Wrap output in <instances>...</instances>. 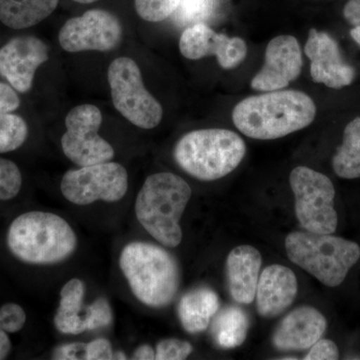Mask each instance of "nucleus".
Wrapping results in <instances>:
<instances>
[{
  "label": "nucleus",
  "mask_w": 360,
  "mask_h": 360,
  "mask_svg": "<svg viewBox=\"0 0 360 360\" xmlns=\"http://www.w3.org/2000/svg\"><path fill=\"white\" fill-rule=\"evenodd\" d=\"M316 106L298 90H274L243 99L232 111L236 129L253 139H281L314 122Z\"/></svg>",
  "instance_id": "nucleus-1"
},
{
  "label": "nucleus",
  "mask_w": 360,
  "mask_h": 360,
  "mask_svg": "<svg viewBox=\"0 0 360 360\" xmlns=\"http://www.w3.org/2000/svg\"><path fill=\"white\" fill-rule=\"evenodd\" d=\"M191 194V186L179 175L170 172L150 175L137 194V219L161 245L176 248L182 240L180 219Z\"/></svg>",
  "instance_id": "nucleus-2"
},
{
  "label": "nucleus",
  "mask_w": 360,
  "mask_h": 360,
  "mask_svg": "<svg viewBox=\"0 0 360 360\" xmlns=\"http://www.w3.org/2000/svg\"><path fill=\"white\" fill-rule=\"evenodd\" d=\"M7 245L14 257L25 264H54L75 252L77 238L68 222L58 215L30 212L13 220Z\"/></svg>",
  "instance_id": "nucleus-3"
},
{
  "label": "nucleus",
  "mask_w": 360,
  "mask_h": 360,
  "mask_svg": "<svg viewBox=\"0 0 360 360\" xmlns=\"http://www.w3.org/2000/svg\"><path fill=\"white\" fill-rule=\"evenodd\" d=\"M120 264L139 302L160 309L174 300L180 283L179 264L160 246L141 241L129 243L123 248Z\"/></svg>",
  "instance_id": "nucleus-4"
},
{
  "label": "nucleus",
  "mask_w": 360,
  "mask_h": 360,
  "mask_svg": "<svg viewBox=\"0 0 360 360\" xmlns=\"http://www.w3.org/2000/svg\"><path fill=\"white\" fill-rule=\"evenodd\" d=\"M245 142L229 129L194 130L179 139L174 156L186 174L203 181L222 179L240 165Z\"/></svg>",
  "instance_id": "nucleus-5"
},
{
  "label": "nucleus",
  "mask_w": 360,
  "mask_h": 360,
  "mask_svg": "<svg viewBox=\"0 0 360 360\" xmlns=\"http://www.w3.org/2000/svg\"><path fill=\"white\" fill-rule=\"evenodd\" d=\"M288 257L328 288H336L347 278L360 258V246L331 234L291 232L285 238Z\"/></svg>",
  "instance_id": "nucleus-6"
},
{
  "label": "nucleus",
  "mask_w": 360,
  "mask_h": 360,
  "mask_svg": "<svg viewBox=\"0 0 360 360\" xmlns=\"http://www.w3.org/2000/svg\"><path fill=\"white\" fill-rule=\"evenodd\" d=\"M108 77L113 105L123 117L143 129L160 124L162 106L144 86L141 68L134 59H115L108 68Z\"/></svg>",
  "instance_id": "nucleus-7"
},
{
  "label": "nucleus",
  "mask_w": 360,
  "mask_h": 360,
  "mask_svg": "<svg viewBox=\"0 0 360 360\" xmlns=\"http://www.w3.org/2000/svg\"><path fill=\"white\" fill-rule=\"evenodd\" d=\"M290 184L295 198V215L303 229L333 234L338 229L335 188L326 175L307 167L291 172Z\"/></svg>",
  "instance_id": "nucleus-8"
},
{
  "label": "nucleus",
  "mask_w": 360,
  "mask_h": 360,
  "mask_svg": "<svg viewBox=\"0 0 360 360\" xmlns=\"http://www.w3.org/2000/svg\"><path fill=\"white\" fill-rule=\"evenodd\" d=\"M63 196L77 205L122 200L129 189V174L120 163L103 162L70 170L60 184Z\"/></svg>",
  "instance_id": "nucleus-9"
},
{
  "label": "nucleus",
  "mask_w": 360,
  "mask_h": 360,
  "mask_svg": "<svg viewBox=\"0 0 360 360\" xmlns=\"http://www.w3.org/2000/svg\"><path fill=\"white\" fill-rule=\"evenodd\" d=\"M101 111L92 104L75 106L65 117V134L61 139L63 153L82 167L108 162L115 156L112 146L99 136Z\"/></svg>",
  "instance_id": "nucleus-10"
},
{
  "label": "nucleus",
  "mask_w": 360,
  "mask_h": 360,
  "mask_svg": "<svg viewBox=\"0 0 360 360\" xmlns=\"http://www.w3.org/2000/svg\"><path fill=\"white\" fill-rule=\"evenodd\" d=\"M122 26L115 14L91 9L66 21L59 32V44L65 51H110L122 41Z\"/></svg>",
  "instance_id": "nucleus-11"
},
{
  "label": "nucleus",
  "mask_w": 360,
  "mask_h": 360,
  "mask_svg": "<svg viewBox=\"0 0 360 360\" xmlns=\"http://www.w3.org/2000/svg\"><path fill=\"white\" fill-rule=\"evenodd\" d=\"M179 51L184 58L191 60L217 56L220 68L232 70L245 60L248 45L240 37L231 39L226 34L215 32L205 23H198L188 26L182 32Z\"/></svg>",
  "instance_id": "nucleus-12"
},
{
  "label": "nucleus",
  "mask_w": 360,
  "mask_h": 360,
  "mask_svg": "<svg viewBox=\"0 0 360 360\" xmlns=\"http://www.w3.org/2000/svg\"><path fill=\"white\" fill-rule=\"evenodd\" d=\"M302 70V53L297 39L292 35H279L267 45L264 65L251 80V89L264 92L285 89L300 77Z\"/></svg>",
  "instance_id": "nucleus-13"
},
{
  "label": "nucleus",
  "mask_w": 360,
  "mask_h": 360,
  "mask_svg": "<svg viewBox=\"0 0 360 360\" xmlns=\"http://www.w3.org/2000/svg\"><path fill=\"white\" fill-rule=\"evenodd\" d=\"M304 52L311 63L310 75L316 84L340 89L354 82V66L345 60L338 42L328 33L311 28Z\"/></svg>",
  "instance_id": "nucleus-14"
},
{
  "label": "nucleus",
  "mask_w": 360,
  "mask_h": 360,
  "mask_svg": "<svg viewBox=\"0 0 360 360\" xmlns=\"http://www.w3.org/2000/svg\"><path fill=\"white\" fill-rule=\"evenodd\" d=\"M49 60V49L34 37L9 40L0 49V75L16 91L27 92L32 87L35 72Z\"/></svg>",
  "instance_id": "nucleus-15"
},
{
  "label": "nucleus",
  "mask_w": 360,
  "mask_h": 360,
  "mask_svg": "<svg viewBox=\"0 0 360 360\" xmlns=\"http://www.w3.org/2000/svg\"><path fill=\"white\" fill-rule=\"evenodd\" d=\"M328 326L326 317L310 307H298L281 321L274 331L272 343L283 352H302L321 340Z\"/></svg>",
  "instance_id": "nucleus-16"
},
{
  "label": "nucleus",
  "mask_w": 360,
  "mask_h": 360,
  "mask_svg": "<svg viewBox=\"0 0 360 360\" xmlns=\"http://www.w3.org/2000/svg\"><path fill=\"white\" fill-rule=\"evenodd\" d=\"M297 290V279L292 270L281 264L269 265L258 279V314L264 317L283 314L295 302Z\"/></svg>",
  "instance_id": "nucleus-17"
},
{
  "label": "nucleus",
  "mask_w": 360,
  "mask_h": 360,
  "mask_svg": "<svg viewBox=\"0 0 360 360\" xmlns=\"http://www.w3.org/2000/svg\"><path fill=\"white\" fill-rule=\"evenodd\" d=\"M262 264V255L253 246H238L229 252L227 281L231 297L236 302L250 304L255 300Z\"/></svg>",
  "instance_id": "nucleus-18"
},
{
  "label": "nucleus",
  "mask_w": 360,
  "mask_h": 360,
  "mask_svg": "<svg viewBox=\"0 0 360 360\" xmlns=\"http://www.w3.org/2000/svg\"><path fill=\"white\" fill-rule=\"evenodd\" d=\"M219 309V298L208 288H198L182 296L179 316L182 328L188 333H202Z\"/></svg>",
  "instance_id": "nucleus-19"
},
{
  "label": "nucleus",
  "mask_w": 360,
  "mask_h": 360,
  "mask_svg": "<svg viewBox=\"0 0 360 360\" xmlns=\"http://www.w3.org/2000/svg\"><path fill=\"white\" fill-rule=\"evenodd\" d=\"M84 283L77 278L71 279L63 286L60 302L54 324L65 335H79L87 331V307H84Z\"/></svg>",
  "instance_id": "nucleus-20"
},
{
  "label": "nucleus",
  "mask_w": 360,
  "mask_h": 360,
  "mask_svg": "<svg viewBox=\"0 0 360 360\" xmlns=\"http://www.w3.org/2000/svg\"><path fill=\"white\" fill-rule=\"evenodd\" d=\"M59 0H0V21L13 30L32 27L44 21Z\"/></svg>",
  "instance_id": "nucleus-21"
},
{
  "label": "nucleus",
  "mask_w": 360,
  "mask_h": 360,
  "mask_svg": "<svg viewBox=\"0 0 360 360\" xmlns=\"http://www.w3.org/2000/svg\"><path fill=\"white\" fill-rule=\"evenodd\" d=\"M250 321L245 310L229 305L220 310L212 321V335L215 345L224 349L240 347L246 340Z\"/></svg>",
  "instance_id": "nucleus-22"
},
{
  "label": "nucleus",
  "mask_w": 360,
  "mask_h": 360,
  "mask_svg": "<svg viewBox=\"0 0 360 360\" xmlns=\"http://www.w3.org/2000/svg\"><path fill=\"white\" fill-rule=\"evenodd\" d=\"M333 168L340 179L360 177V116L352 120L343 131L342 143L333 158Z\"/></svg>",
  "instance_id": "nucleus-23"
},
{
  "label": "nucleus",
  "mask_w": 360,
  "mask_h": 360,
  "mask_svg": "<svg viewBox=\"0 0 360 360\" xmlns=\"http://www.w3.org/2000/svg\"><path fill=\"white\" fill-rule=\"evenodd\" d=\"M28 135L25 120L11 112L0 113V153L16 150Z\"/></svg>",
  "instance_id": "nucleus-24"
},
{
  "label": "nucleus",
  "mask_w": 360,
  "mask_h": 360,
  "mask_svg": "<svg viewBox=\"0 0 360 360\" xmlns=\"http://www.w3.org/2000/svg\"><path fill=\"white\" fill-rule=\"evenodd\" d=\"M219 0H181L175 11V20L180 25L207 22L215 13Z\"/></svg>",
  "instance_id": "nucleus-25"
},
{
  "label": "nucleus",
  "mask_w": 360,
  "mask_h": 360,
  "mask_svg": "<svg viewBox=\"0 0 360 360\" xmlns=\"http://www.w3.org/2000/svg\"><path fill=\"white\" fill-rule=\"evenodd\" d=\"M181 0H134L135 11L142 20L160 22L175 13Z\"/></svg>",
  "instance_id": "nucleus-26"
},
{
  "label": "nucleus",
  "mask_w": 360,
  "mask_h": 360,
  "mask_svg": "<svg viewBox=\"0 0 360 360\" xmlns=\"http://www.w3.org/2000/svg\"><path fill=\"white\" fill-rule=\"evenodd\" d=\"M22 176L13 161L0 158V200H9L20 193Z\"/></svg>",
  "instance_id": "nucleus-27"
},
{
  "label": "nucleus",
  "mask_w": 360,
  "mask_h": 360,
  "mask_svg": "<svg viewBox=\"0 0 360 360\" xmlns=\"http://www.w3.org/2000/svg\"><path fill=\"white\" fill-rule=\"evenodd\" d=\"M193 345L187 341L168 338L158 343L155 350V359L182 360L193 352Z\"/></svg>",
  "instance_id": "nucleus-28"
},
{
  "label": "nucleus",
  "mask_w": 360,
  "mask_h": 360,
  "mask_svg": "<svg viewBox=\"0 0 360 360\" xmlns=\"http://www.w3.org/2000/svg\"><path fill=\"white\" fill-rule=\"evenodd\" d=\"M25 309L16 303H6L0 307V328L7 333H15L25 326Z\"/></svg>",
  "instance_id": "nucleus-29"
},
{
  "label": "nucleus",
  "mask_w": 360,
  "mask_h": 360,
  "mask_svg": "<svg viewBox=\"0 0 360 360\" xmlns=\"http://www.w3.org/2000/svg\"><path fill=\"white\" fill-rule=\"evenodd\" d=\"M112 321L110 302L101 297L87 307V330L106 328Z\"/></svg>",
  "instance_id": "nucleus-30"
},
{
  "label": "nucleus",
  "mask_w": 360,
  "mask_h": 360,
  "mask_svg": "<svg viewBox=\"0 0 360 360\" xmlns=\"http://www.w3.org/2000/svg\"><path fill=\"white\" fill-rule=\"evenodd\" d=\"M340 359V350L333 340H319L310 347L305 360H336Z\"/></svg>",
  "instance_id": "nucleus-31"
},
{
  "label": "nucleus",
  "mask_w": 360,
  "mask_h": 360,
  "mask_svg": "<svg viewBox=\"0 0 360 360\" xmlns=\"http://www.w3.org/2000/svg\"><path fill=\"white\" fill-rule=\"evenodd\" d=\"M54 359L87 360V343H68L54 350Z\"/></svg>",
  "instance_id": "nucleus-32"
},
{
  "label": "nucleus",
  "mask_w": 360,
  "mask_h": 360,
  "mask_svg": "<svg viewBox=\"0 0 360 360\" xmlns=\"http://www.w3.org/2000/svg\"><path fill=\"white\" fill-rule=\"evenodd\" d=\"M20 105V97L11 85L0 82V113L13 112Z\"/></svg>",
  "instance_id": "nucleus-33"
},
{
  "label": "nucleus",
  "mask_w": 360,
  "mask_h": 360,
  "mask_svg": "<svg viewBox=\"0 0 360 360\" xmlns=\"http://www.w3.org/2000/svg\"><path fill=\"white\" fill-rule=\"evenodd\" d=\"M113 359L112 347L110 341L96 340L87 343V360Z\"/></svg>",
  "instance_id": "nucleus-34"
},
{
  "label": "nucleus",
  "mask_w": 360,
  "mask_h": 360,
  "mask_svg": "<svg viewBox=\"0 0 360 360\" xmlns=\"http://www.w3.org/2000/svg\"><path fill=\"white\" fill-rule=\"evenodd\" d=\"M343 16L350 25L360 26V0H349L343 8Z\"/></svg>",
  "instance_id": "nucleus-35"
},
{
  "label": "nucleus",
  "mask_w": 360,
  "mask_h": 360,
  "mask_svg": "<svg viewBox=\"0 0 360 360\" xmlns=\"http://www.w3.org/2000/svg\"><path fill=\"white\" fill-rule=\"evenodd\" d=\"M11 352V342L6 331L0 328V360L7 359Z\"/></svg>",
  "instance_id": "nucleus-36"
},
{
  "label": "nucleus",
  "mask_w": 360,
  "mask_h": 360,
  "mask_svg": "<svg viewBox=\"0 0 360 360\" xmlns=\"http://www.w3.org/2000/svg\"><path fill=\"white\" fill-rule=\"evenodd\" d=\"M134 359L151 360L155 359V352L153 347L148 345H141L135 350Z\"/></svg>",
  "instance_id": "nucleus-37"
},
{
  "label": "nucleus",
  "mask_w": 360,
  "mask_h": 360,
  "mask_svg": "<svg viewBox=\"0 0 360 360\" xmlns=\"http://www.w3.org/2000/svg\"><path fill=\"white\" fill-rule=\"evenodd\" d=\"M350 35H352L354 41L356 42L357 44L360 45V26H356V27L352 28V30H350Z\"/></svg>",
  "instance_id": "nucleus-38"
},
{
  "label": "nucleus",
  "mask_w": 360,
  "mask_h": 360,
  "mask_svg": "<svg viewBox=\"0 0 360 360\" xmlns=\"http://www.w3.org/2000/svg\"><path fill=\"white\" fill-rule=\"evenodd\" d=\"M127 355L122 354V352H115L113 354V359H127Z\"/></svg>",
  "instance_id": "nucleus-39"
},
{
  "label": "nucleus",
  "mask_w": 360,
  "mask_h": 360,
  "mask_svg": "<svg viewBox=\"0 0 360 360\" xmlns=\"http://www.w3.org/2000/svg\"><path fill=\"white\" fill-rule=\"evenodd\" d=\"M73 1L78 2V4H89L98 1V0H73Z\"/></svg>",
  "instance_id": "nucleus-40"
}]
</instances>
